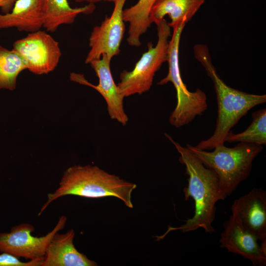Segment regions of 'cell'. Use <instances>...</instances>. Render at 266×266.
<instances>
[{"label":"cell","instance_id":"cell-1","mask_svg":"<svg viewBox=\"0 0 266 266\" xmlns=\"http://www.w3.org/2000/svg\"><path fill=\"white\" fill-rule=\"evenodd\" d=\"M165 135L180 154V163L185 166L188 185L184 188L183 192L185 200L189 198L193 199L195 212L193 216L186 220L184 224L177 227L169 226L163 235L154 237L159 241L171 231L179 230L185 233L199 228H202L206 233H212L215 232L212 223L215 217L216 204L224 200L227 196L212 169L206 167L187 147L175 141L168 134L165 133Z\"/></svg>","mask_w":266,"mask_h":266},{"label":"cell","instance_id":"cell-2","mask_svg":"<svg viewBox=\"0 0 266 266\" xmlns=\"http://www.w3.org/2000/svg\"><path fill=\"white\" fill-rule=\"evenodd\" d=\"M193 50L195 58L203 66L214 84L218 105L216 127L213 134L208 139L200 141L196 147L205 150H211L224 144L232 128L251 108L265 103L266 95L247 93L230 87L218 74L207 47L197 44Z\"/></svg>","mask_w":266,"mask_h":266},{"label":"cell","instance_id":"cell-3","mask_svg":"<svg viewBox=\"0 0 266 266\" xmlns=\"http://www.w3.org/2000/svg\"><path fill=\"white\" fill-rule=\"evenodd\" d=\"M136 187L135 184L110 174L97 166H73L64 172L56 190L48 194L47 200L41 208L38 216L52 202L67 195L88 198L115 197L128 207L133 208L131 195Z\"/></svg>","mask_w":266,"mask_h":266},{"label":"cell","instance_id":"cell-4","mask_svg":"<svg viewBox=\"0 0 266 266\" xmlns=\"http://www.w3.org/2000/svg\"><path fill=\"white\" fill-rule=\"evenodd\" d=\"M186 147L206 167L215 172L227 197L248 177L254 160L263 148L261 145L244 142H238L232 148L218 145L212 152L190 144Z\"/></svg>","mask_w":266,"mask_h":266},{"label":"cell","instance_id":"cell-5","mask_svg":"<svg viewBox=\"0 0 266 266\" xmlns=\"http://www.w3.org/2000/svg\"><path fill=\"white\" fill-rule=\"evenodd\" d=\"M186 23L183 21L173 28L172 35L168 42L167 49L168 73L158 83L163 85L170 82L176 90L177 104L169 118L170 124L176 128L188 125L196 116L201 115L207 108L205 93L200 89L193 92L189 91L181 76L179 48L181 33Z\"/></svg>","mask_w":266,"mask_h":266},{"label":"cell","instance_id":"cell-6","mask_svg":"<svg viewBox=\"0 0 266 266\" xmlns=\"http://www.w3.org/2000/svg\"><path fill=\"white\" fill-rule=\"evenodd\" d=\"M156 25L158 41L156 45L148 43L147 51L142 54L133 69L130 71L124 70L120 73V81L117 85L124 98L149 91L155 73L167 61L170 27L165 19Z\"/></svg>","mask_w":266,"mask_h":266},{"label":"cell","instance_id":"cell-7","mask_svg":"<svg viewBox=\"0 0 266 266\" xmlns=\"http://www.w3.org/2000/svg\"><path fill=\"white\" fill-rule=\"evenodd\" d=\"M12 49L20 56L27 69L36 75L53 71L62 56L59 42L41 30L16 40Z\"/></svg>","mask_w":266,"mask_h":266},{"label":"cell","instance_id":"cell-8","mask_svg":"<svg viewBox=\"0 0 266 266\" xmlns=\"http://www.w3.org/2000/svg\"><path fill=\"white\" fill-rule=\"evenodd\" d=\"M66 216H61L53 229L45 235H32L33 226L23 223L14 226L8 233H0V252L18 258L33 260L44 257L47 246L54 234L65 227Z\"/></svg>","mask_w":266,"mask_h":266},{"label":"cell","instance_id":"cell-9","mask_svg":"<svg viewBox=\"0 0 266 266\" xmlns=\"http://www.w3.org/2000/svg\"><path fill=\"white\" fill-rule=\"evenodd\" d=\"M126 0H115L111 15L106 16L100 25L94 27L89 39L90 50L85 60L86 64L100 59L103 54L111 60L120 53L125 31L123 12Z\"/></svg>","mask_w":266,"mask_h":266},{"label":"cell","instance_id":"cell-10","mask_svg":"<svg viewBox=\"0 0 266 266\" xmlns=\"http://www.w3.org/2000/svg\"><path fill=\"white\" fill-rule=\"evenodd\" d=\"M110 61L103 54L100 59L94 60L90 63L99 78L97 85L88 82L81 74L72 72L69 75V78L73 82L91 87L98 91L106 102L110 118L125 126L129 118L124 108V98L120 93L112 77L110 67Z\"/></svg>","mask_w":266,"mask_h":266},{"label":"cell","instance_id":"cell-11","mask_svg":"<svg viewBox=\"0 0 266 266\" xmlns=\"http://www.w3.org/2000/svg\"><path fill=\"white\" fill-rule=\"evenodd\" d=\"M232 212L224 224L219 242L221 248L238 254L251 261L255 266L266 264V254L261 248L259 239L242 224L237 214Z\"/></svg>","mask_w":266,"mask_h":266},{"label":"cell","instance_id":"cell-12","mask_svg":"<svg viewBox=\"0 0 266 266\" xmlns=\"http://www.w3.org/2000/svg\"><path fill=\"white\" fill-rule=\"evenodd\" d=\"M232 211L238 216L243 225L258 238L266 240V192L253 188L248 193L235 199Z\"/></svg>","mask_w":266,"mask_h":266},{"label":"cell","instance_id":"cell-13","mask_svg":"<svg viewBox=\"0 0 266 266\" xmlns=\"http://www.w3.org/2000/svg\"><path fill=\"white\" fill-rule=\"evenodd\" d=\"M75 232L70 229L66 233H56L50 240L40 266H96L74 247Z\"/></svg>","mask_w":266,"mask_h":266},{"label":"cell","instance_id":"cell-14","mask_svg":"<svg viewBox=\"0 0 266 266\" xmlns=\"http://www.w3.org/2000/svg\"><path fill=\"white\" fill-rule=\"evenodd\" d=\"M43 0H16L12 10L0 13V30L15 28L28 33L43 26Z\"/></svg>","mask_w":266,"mask_h":266},{"label":"cell","instance_id":"cell-15","mask_svg":"<svg viewBox=\"0 0 266 266\" xmlns=\"http://www.w3.org/2000/svg\"><path fill=\"white\" fill-rule=\"evenodd\" d=\"M205 0H157L149 15L151 24L159 23L165 16L168 15L171 20L168 23L174 28L183 21L189 22L204 3Z\"/></svg>","mask_w":266,"mask_h":266},{"label":"cell","instance_id":"cell-16","mask_svg":"<svg viewBox=\"0 0 266 266\" xmlns=\"http://www.w3.org/2000/svg\"><path fill=\"white\" fill-rule=\"evenodd\" d=\"M95 8L94 4L72 8L67 0H43V27L47 32H54L62 25L72 24L79 14L92 13Z\"/></svg>","mask_w":266,"mask_h":266},{"label":"cell","instance_id":"cell-17","mask_svg":"<svg viewBox=\"0 0 266 266\" xmlns=\"http://www.w3.org/2000/svg\"><path fill=\"white\" fill-rule=\"evenodd\" d=\"M157 0H138L133 5L124 9L123 18L129 23L127 41L132 46L141 45L140 38L150 26L149 15Z\"/></svg>","mask_w":266,"mask_h":266},{"label":"cell","instance_id":"cell-18","mask_svg":"<svg viewBox=\"0 0 266 266\" xmlns=\"http://www.w3.org/2000/svg\"><path fill=\"white\" fill-rule=\"evenodd\" d=\"M25 69L24 63L15 51L0 45V90H14L18 75Z\"/></svg>","mask_w":266,"mask_h":266},{"label":"cell","instance_id":"cell-19","mask_svg":"<svg viewBox=\"0 0 266 266\" xmlns=\"http://www.w3.org/2000/svg\"><path fill=\"white\" fill-rule=\"evenodd\" d=\"M252 122L243 132L233 133L231 131L227 135L225 142H244L261 145L266 144V109L255 111L252 115Z\"/></svg>","mask_w":266,"mask_h":266},{"label":"cell","instance_id":"cell-20","mask_svg":"<svg viewBox=\"0 0 266 266\" xmlns=\"http://www.w3.org/2000/svg\"><path fill=\"white\" fill-rule=\"evenodd\" d=\"M44 258L43 257L25 262L10 253L1 252L0 254V266H40Z\"/></svg>","mask_w":266,"mask_h":266},{"label":"cell","instance_id":"cell-21","mask_svg":"<svg viewBox=\"0 0 266 266\" xmlns=\"http://www.w3.org/2000/svg\"><path fill=\"white\" fill-rule=\"evenodd\" d=\"M16 0H0V9L2 13L6 14L10 12Z\"/></svg>","mask_w":266,"mask_h":266},{"label":"cell","instance_id":"cell-22","mask_svg":"<svg viewBox=\"0 0 266 266\" xmlns=\"http://www.w3.org/2000/svg\"><path fill=\"white\" fill-rule=\"evenodd\" d=\"M76 2L81 3L83 2H88V4H94L97 2L101 1H107V2H114L115 0H73Z\"/></svg>","mask_w":266,"mask_h":266}]
</instances>
